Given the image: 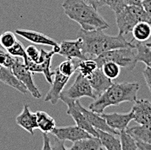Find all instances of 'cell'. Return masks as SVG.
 I'll return each instance as SVG.
<instances>
[{
	"label": "cell",
	"mask_w": 151,
	"mask_h": 150,
	"mask_svg": "<svg viewBox=\"0 0 151 150\" xmlns=\"http://www.w3.org/2000/svg\"><path fill=\"white\" fill-rule=\"evenodd\" d=\"M133 34V41L144 42L151 37V24L149 22H139L134 26L131 31Z\"/></svg>",
	"instance_id": "obj_24"
},
{
	"label": "cell",
	"mask_w": 151,
	"mask_h": 150,
	"mask_svg": "<svg viewBox=\"0 0 151 150\" xmlns=\"http://www.w3.org/2000/svg\"><path fill=\"white\" fill-rule=\"evenodd\" d=\"M73 150H104V148L102 146V143L98 137L91 136L84 139H81L73 142L72 146L69 148Z\"/></svg>",
	"instance_id": "obj_21"
},
{
	"label": "cell",
	"mask_w": 151,
	"mask_h": 150,
	"mask_svg": "<svg viewBox=\"0 0 151 150\" xmlns=\"http://www.w3.org/2000/svg\"><path fill=\"white\" fill-rule=\"evenodd\" d=\"M142 5L143 9L145 10L148 17H149L151 24V0H142Z\"/></svg>",
	"instance_id": "obj_38"
},
{
	"label": "cell",
	"mask_w": 151,
	"mask_h": 150,
	"mask_svg": "<svg viewBox=\"0 0 151 150\" xmlns=\"http://www.w3.org/2000/svg\"><path fill=\"white\" fill-rule=\"evenodd\" d=\"M17 57L11 56L7 51H4L0 50V65H3L7 68H12V66L14 64Z\"/></svg>",
	"instance_id": "obj_33"
},
{
	"label": "cell",
	"mask_w": 151,
	"mask_h": 150,
	"mask_svg": "<svg viewBox=\"0 0 151 150\" xmlns=\"http://www.w3.org/2000/svg\"><path fill=\"white\" fill-rule=\"evenodd\" d=\"M97 137L99 138L102 146L104 149L108 150H121V142L120 139L116 138L114 134L106 132L101 129H96Z\"/></svg>",
	"instance_id": "obj_22"
},
{
	"label": "cell",
	"mask_w": 151,
	"mask_h": 150,
	"mask_svg": "<svg viewBox=\"0 0 151 150\" xmlns=\"http://www.w3.org/2000/svg\"><path fill=\"white\" fill-rule=\"evenodd\" d=\"M115 14L119 34L122 36L131 33L134 26L139 22L150 23L142 5H126L122 11Z\"/></svg>",
	"instance_id": "obj_4"
},
{
	"label": "cell",
	"mask_w": 151,
	"mask_h": 150,
	"mask_svg": "<svg viewBox=\"0 0 151 150\" xmlns=\"http://www.w3.org/2000/svg\"><path fill=\"white\" fill-rule=\"evenodd\" d=\"M101 70L104 72V74L111 80L117 78L121 73V67L113 62H104L102 65Z\"/></svg>",
	"instance_id": "obj_28"
},
{
	"label": "cell",
	"mask_w": 151,
	"mask_h": 150,
	"mask_svg": "<svg viewBox=\"0 0 151 150\" xmlns=\"http://www.w3.org/2000/svg\"><path fill=\"white\" fill-rule=\"evenodd\" d=\"M15 32L17 35L24 38L26 41H29L35 44L47 45V46H51V47H54L58 44L52 38L47 37L46 35L38 31L30 30H16Z\"/></svg>",
	"instance_id": "obj_17"
},
{
	"label": "cell",
	"mask_w": 151,
	"mask_h": 150,
	"mask_svg": "<svg viewBox=\"0 0 151 150\" xmlns=\"http://www.w3.org/2000/svg\"><path fill=\"white\" fill-rule=\"evenodd\" d=\"M126 131L136 141L151 143V122L146 124H139L132 128H127Z\"/></svg>",
	"instance_id": "obj_20"
},
{
	"label": "cell",
	"mask_w": 151,
	"mask_h": 150,
	"mask_svg": "<svg viewBox=\"0 0 151 150\" xmlns=\"http://www.w3.org/2000/svg\"><path fill=\"white\" fill-rule=\"evenodd\" d=\"M137 149L139 150H151V143L141 141H136Z\"/></svg>",
	"instance_id": "obj_39"
},
{
	"label": "cell",
	"mask_w": 151,
	"mask_h": 150,
	"mask_svg": "<svg viewBox=\"0 0 151 150\" xmlns=\"http://www.w3.org/2000/svg\"><path fill=\"white\" fill-rule=\"evenodd\" d=\"M137 83H112L107 90L98 95L91 103L89 109L101 114L109 106H116L125 102H135L139 90Z\"/></svg>",
	"instance_id": "obj_3"
},
{
	"label": "cell",
	"mask_w": 151,
	"mask_h": 150,
	"mask_svg": "<svg viewBox=\"0 0 151 150\" xmlns=\"http://www.w3.org/2000/svg\"><path fill=\"white\" fill-rule=\"evenodd\" d=\"M78 37L82 39V52L85 59H94L102 53L110 50L131 47L135 49L132 42H128L124 36L106 35L103 30H80Z\"/></svg>",
	"instance_id": "obj_1"
},
{
	"label": "cell",
	"mask_w": 151,
	"mask_h": 150,
	"mask_svg": "<svg viewBox=\"0 0 151 150\" xmlns=\"http://www.w3.org/2000/svg\"><path fill=\"white\" fill-rule=\"evenodd\" d=\"M62 7L65 15L81 25L82 30H106L109 27L105 19L84 0H65Z\"/></svg>",
	"instance_id": "obj_2"
},
{
	"label": "cell",
	"mask_w": 151,
	"mask_h": 150,
	"mask_svg": "<svg viewBox=\"0 0 151 150\" xmlns=\"http://www.w3.org/2000/svg\"><path fill=\"white\" fill-rule=\"evenodd\" d=\"M52 74L54 75V79L52 80V83H50L51 87L46 95L45 101L50 102L52 104H57V103L60 99L62 91L64 90V87L67 84L70 77L63 75L58 69H56L52 72Z\"/></svg>",
	"instance_id": "obj_9"
},
{
	"label": "cell",
	"mask_w": 151,
	"mask_h": 150,
	"mask_svg": "<svg viewBox=\"0 0 151 150\" xmlns=\"http://www.w3.org/2000/svg\"><path fill=\"white\" fill-rule=\"evenodd\" d=\"M6 51L12 57H21L23 58V60L26 59L27 58V55H26V52H25V49L24 47V45L22 43H20L18 40L16 42L14 45H12L11 48L7 49Z\"/></svg>",
	"instance_id": "obj_32"
},
{
	"label": "cell",
	"mask_w": 151,
	"mask_h": 150,
	"mask_svg": "<svg viewBox=\"0 0 151 150\" xmlns=\"http://www.w3.org/2000/svg\"><path fill=\"white\" fill-rule=\"evenodd\" d=\"M50 133L56 135L62 141H70L71 142L92 136L87 131L76 125L68 127H56Z\"/></svg>",
	"instance_id": "obj_10"
},
{
	"label": "cell",
	"mask_w": 151,
	"mask_h": 150,
	"mask_svg": "<svg viewBox=\"0 0 151 150\" xmlns=\"http://www.w3.org/2000/svg\"><path fill=\"white\" fill-rule=\"evenodd\" d=\"M104 119L107 124L116 129V130H126L129 123L134 119V115L132 110L128 113H109L105 114L104 112L100 114Z\"/></svg>",
	"instance_id": "obj_11"
},
{
	"label": "cell",
	"mask_w": 151,
	"mask_h": 150,
	"mask_svg": "<svg viewBox=\"0 0 151 150\" xmlns=\"http://www.w3.org/2000/svg\"><path fill=\"white\" fill-rule=\"evenodd\" d=\"M25 52H26L27 57L30 60L37 63V62L39 60V57H40V50H38V49L36 46H34V45L28 46L25 49Z\"/></svg>",
	"instance_id": "obj_35"
},
{
	"label": "cell",
	"mask_w": 151,
	"mask_h": 150,
	"mask_svg": "<svg viewBox=\"0 0 151 150\" xmlns=\"http://www.w3.org/2000/svg\"><path fill=\"white\" fill-rule=\"evenodd\" d=\"M17 41L16 35L12 31H5L0 36V45L4 50L11 48Z\"/></svg>",
	"instance_id": "obj_31"
},
{
	"label": "cell",
	"mask_w": 151,
	"mask_h": 150,
	"mask_svg": "<svg viewBox=\"0 0 151 150\" xmlns=\"http://www.w3.org/2000/svg\"><path fill=\"white\" fill-rule=\"evenodd\" d=\"M53 56H50L41 63H36L30 60L28 57L24 60V63L32 73H43L49 83H52V72L50 70V65Z\"/></svg>",
	"instance_id": "obj_19"
},
{
	"label": "cell",
	"mask_w": 151,
	"mask_h": 150,
	"mask_svg": "<svg viewBox=\"0 0 151 150\" xmlns=\"http://www.w3.org/2000/svg\"><path fill=\"white\" fill-rule=\"evenodd\" d=\"M81 97H90L96 99V95L91 88L88 78L78 73L74 83L66 90H63L60 95L61 98H68L71 100H79Z\"/></svg>",
	"instance_id": "obj_6"
},
{
	"label": "cell",
	"mask_w": 151,
	"mask_h": 150,
	"mask_svg": "<svg viewBox=\"0 0 151 150\" xmlns=\"http://www.w3.org/2000/svg\"><path fill=\"white\" fill-rule=\"evenodd\" d=\"M134 119L138 124L151 122V103L146 99H136L132 107Z\"/></svg>",
	"instance_id": "obj_14"
},
{
	"label": "cell",
	"mask_w": 151,
	"mask_h": 150,
	"mask_svg": "<svg viewBox=\"0 0 151 150\" xmlns=\"http://www.w3.org/2000/svg\"><path fill=\"white\" fill-rule=\"evenodd\" d=\"M134 44L136 50V62H142L146 64V66L151 68V48L143 42L136 41V44Z\"/></svg>",
	"instance_id": "obj_25"
},
{
	"label": "cell",
	"mask_w": 151,
	"mask_h": 150,
	"mask_svg": "<svg viewBox=\"0 0 151 150\" xmlns=\"http://www.w3.org/2000/svg\"><path fill=\"white\" fill-rule=\"evenodd\" d=\"M58 55L67 59H85L82 52V39L78 37L76 40H64L59 44Z\"/></svg>",
	"instance_id": "obj_12"
},
{
	"label": "cell",
	"mask_w": 151,
	"mask_h": 150,
	"mask_svg": "<svg viewBox=\"0 0 151 150\" xmlns=\"http://www.w3.org/2000/svg\"><path fill=\"white\" fill-rule=\"evenodd\" d=\"M37 125L42 133H50L56 128V121L48 113L45 111H37Z\"/></svg>",
	"instance_id": "obj_23"
},
{
	"label": "cell",
	"mask_w": 151,
	"mask_h": 150,
	"mask_svg": "<svg viewBox=\"0 0 151 150\" xmlns=\"http://www.w3.org/2000/svg\"><path fill=\"white\" fill-rule=\"evenodd\" d=\"M142 0H126L128 5H142Z\"/></svg>",
	"instance_id": "obj_40"
},
{
	"label": "cell",
	"mask_w": 151,
	"mask_h": 150,
	"mask_svg": "<svg viewBox=\"0 0 151 150\" xmlns=\"http://www.w3.org/2000/svg\"><path fill=\"white\" fill-rule=\"evenodd\" d=\"M61 100L68 107L67 114L73 118V120L75 121L76 125L87 131L92 136L97 137L96 129L88 121L83 113L80 110V108L76 104V100H71L68 98H61Z\"/></svg>",
	"instance_id": "obj_8"
},
{
	"label": "cell",
	"mask_w": 151,
	"mask_h": 150,
	"mask_svg": "<svg viewBox=\"0 0 151 150\" xmlns=\"http://www.w3.org/2000/svg\"><path fill=\"white\" fill-rule=\"evenodd\" d=\"M84 1L89 4H91L92 7H94L97 11L98 9L106 5V0H84Z\"/></svg>",
	"instance_id": "obj_37"
},
{
	"label": "cell",
	"mask_w": 151,
	"mask_h": 150,
	"mask_svg": "<svg viewBox=\"0 0 151 150\" xmlns=\"http://www.w3.org/2000/svg\"><path fill=\"white\" fill-rule=\"evenodd\" d=\"M87 78L96 97L104 93L113 83L111 79H109L104 74L101 68H97L94 72L87 76Z\"/></svg>",
	"instance_id": "obj_15"
},
{
	"label": "cell",
	"mask_w": 151,
	"mask_h": 150,
	"mask_svg": "<svg viewBox=\"0 0 151 150\" xmlns=\"http://www.w3.org/2000/svg\"><path fill=\"white\" fill-rule=\"evenodd\" d=\"M147 45H148V46H149L150 48H151V42H150V43H148V44H147Z\"/></svg>",
	"instance_id": "obj_41"
},
{
	"label": "cell",
	"mask_w": 151,
	"mask_h": 150,
	"mask_svg": "<svg viewBox=\"0 0 151 150\" xmlns=\"http://www.w3.org/2000/svg\"><path fill=\"white\" fill-rule=\"evenodd\" d=\"M120 142L121 149L122 150H137L136 140L129 135L126 130L120 131Z\"/></svg>",
	"instance_id": "obj_29"
},
{
	"label": "cell",
	"mask_w": 151,
	"mask_h": 150,
	"mask_svg": "<svg viewBox=\"0 0 151 150\" xmlns=\"http://www.w3.org/2000/svg\"><path fill=\"white\" fill-rule=\"evenodd\" d=\"M76 60L74 59H67L63 61L60 65L57 68L63 75L70 77L76 71Z\"/></svg>",
	"instance_id": "obj_30"
},
{
	"label": "cell",
	"mask_w": 151,
	"mask_h": 150,
	"mask_svg": "<svg viewBox=\"0 0 151 150\" xmlns=\"http://www.w3.org/2000/svg\"><path fill=\"white\" fill-rule=\"evenodd\" d=\"M0 82L15 89L23 95H27L29 91L25 86L16 77L10 68L0 65Z\"/></svg>",
	"instance_id": "obj_18"
},
{
	"label": "cell",
	"mask_w": 151,
	"mask_h": 150,
	"mask_svg": "<svg viewBox=\"0 0 151 150\" xmlns=\"http://www.w3.org/2000/svg\"><path fill=\"white\" fill-rule=\"evenodd\" d=\"M134 50L135 49L131 47L110 50L95 57L94 60L96 61L98 68H101L106 62H113L120 67L131 71L134 70L137 62Z\"/></svg>",
	"instance_id": "obj_5"
},
{
	"label": "cell",
	"mask_w": 151,
	"mask_h": 150,
	"mask_svg": "<svg viewBox=\"0 0 151 150\" xmlns=\"http://www.w3.org/2000/svg\"><path fill=\"white\" fill-rule=\"evenodd\" d=\"M76 104L78 106V108H80V110L83 113V115L85 116V117L87 118L88 121L91 123V125L96 128V129H101V130H104L106 132H109V133H111V134H114V135H119V133L117 132V130L110 128L107 122H106L105 119L98 113H96L94 111H92L89 108H84L83 106L79 102V100H76Z\"/></svg>",
	"instance_id": "obj_13"
},
{
	"label": "cell",
	"mask_w": 151,
	"mask_h": 150,
	"mask_svg": "<svg viewBox=\"0 0 151 150\" xmlns=\"http://www.w3.org/2000/svg\"><path fill=\"white\" fill-rule=\"evenodd\" d=\"M76 71H77L79 74L84 75V76H89L92 72H94L98 67L94 59H76Z\"/></svg>",
	"instance_id": "obj_27"
},
{
	"label": "cell",
	"mask_w": 151,
	"mask_h": 150,
	"mask_svg": "<svg viewBox=\"0 0 151 150\" xmlns=\"http://www.w3.org/2000/svg\"><path fill=\"white\" fill-rule=\"evenodd\" d=\"M16 122L31 135H34V130L37 128L36 114L30 111V106L28 104H24L23 111L17 116Z\"/></svg>",
	"instance_id": "obj_16"
},
{
	"label": "cell",
	"mask_w": 151,
	"mask_h": 150,
	"mask_svg": "<svg viewBox=\"0 0 151 150\" xmlns=\"http://www.w3.org/2000/svg\"><path fill=\"white\" fill-rule=\"evenodd\" d=\"M44 145L43 150L47 149H66L64 141H62L52 133H43Z\"/></svg>",
	"instance_id": "obj_26"
},
{
	"label": "cell",
	"mask_w": 151,
	"mask_h": 150,
	"mask_svg": "<svg viewBox=\"0 0 151 150\" xmlns=\"http://www.w3.org/2000/svg\"><path fill=\"white\" fill-rule=\"evenodd\" d=\"M106 5L109 6L110 9L115 12L122 11L127 4L126 0H106Z\"/></svg>",
	"instance_id": "obj_34"
},
{
	"label": "cell",
	"mask_w": 151,
	"mask_h": 150,
	"mask_svg": "<svg viewBox=\"0 0 151 150\" xmlns=\"http://www.w3.org/2000/svg\"><path fill=\"white\" fill-rule=\"evenodd\" d=\"M12 73L25 86V88L29 91L30 95L37 99L41 98L42 95L38 88L36 86L33 79H32V72L25 66L24 61H21L19 57L17 58L14 64L11 68Z\"/></svg>",
	"instance_id": "obj_7"
},
{
	"label": "cell",
	"mask_w": 151,
	"mask_h": 150,
	"mask_svg": "<svg viewBox=\"0 0 151 150\" xmlns=\"http://www.w3.org/2000/svg\"><path fill=\"white\" fill-rule=\"evenodd\" d=\"M142 75L144 76V79L146 81L147 86L149 88V90L151 92V68L150 67H146L143 70H142Z\"/></svg>",
	"instance_id": "obj_36"
}]
</instances>
